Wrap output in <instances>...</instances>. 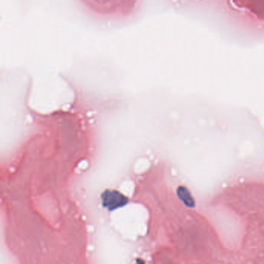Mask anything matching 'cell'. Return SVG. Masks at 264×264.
<instances>
[{"mask_svg": "<svg viewBox=\"0 0 264 264\" xmlns=\"http://www.w3.org/2000/svg\"><path fill=\"white\" fill-rule=\"evenodd\" d=\"M177 194H178L179 198H181L184 201V204H187V206H194V199L191 197L189 191H187L185 187H179L177 189Z\"/></svg>", "mask_w": 264, "mask_h": 264, "instance_id": "cell-2", "label": "cell"}, {"mask_svg": "<svg viewBox=\"0 0 264 264\" xmlns=\"http://www.w3.org/2000/svg\"><path fill=\"white\" fill-rule=\"evenodd\" d=\"M136 264H144V262H143V261L142 260V259H137V260H136Z\"/></svg>", "mask_w": 264, "mask_h": 264, "instance_id": "cell-3", "label": "cell"}, {"mask_svg": "<svg viewBox=\"0 0 264 264\" xmlns=\"http://www.w3.org/2000/svg\"><path fill=\"white\" fill-rule=\"evenodd\" d=\"M102 201L105 208L113 211L125 206L128 203V198L116 190H106L102 193Z\"/></svg>", "mask_w": 264, "mask_h": 264, "instance_id": "cell-1", "label": "cell"}]
</instances>
